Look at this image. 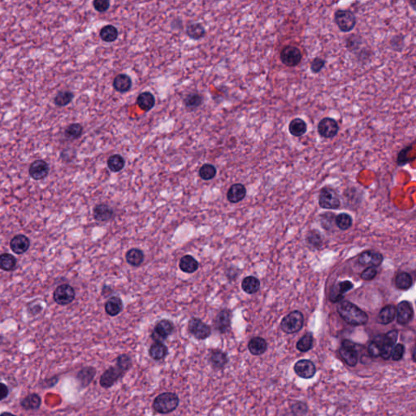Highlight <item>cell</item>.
<instances>
[{"label": "cell", "instance_id": "cell-37", "mask_svg": "<svg viewBox=\"0 0 416 416\" xmlns=\"http://www.w3.org/2000/svg\"><path fill=\"white\" fill-rule=\"evenodd\" d=\"M118 35H119V33H118L117 29L114 25H111V24L105 25L100 30V38L104 42H115L117 39Z\"/></svg>", "mask_w": 416, "mask_h": 416}, {"label": "cell", "instance_id": "cell-5", "mask_svg": "<svg viewBox=\"0 0 416 416\" xmlns=\"http://www.w3.org/2000/svg\"><path fill=\"white\" fill-rule=\"evenodd\" d=\"M304 324V315L299 311H294L284 317L281 322V328L287 334L299 332Z\"/></svg>", "mask_w": 416, "mask_h": 416}, {"label": "cell", "instance_id": "cell-7", "mask_svg": "<svg viewBox=\"0 0 416 416\" xmlns=\"http://www.w3.org/2000/svg\"><path fill=\"white\" fill-rule=\"evenodd\" d=\"M319 205L320 208L328 210H335L341 205L338 195L335 190L326 186L321 189L319 195Z\"/></svg>", "mask_w": 416, "mask_h": 416}, {"label": "cell", "instance_id": "cell-40", "mask_svg": "<svg viewBox=\"0 0 416 416\" xmlns=\"http://www.w3.org/2000/svg\"><path fill=\"white\" fill-rule=\"evenodd\" d=\"M186 34L194 40H199L205 36L206 29L200 23H195L187 26Z\"/></svg>", "mask_w": 416, "mask_h": 416}, {"label": "cell", "instance_id": "cell-6", "mask_svg": "<svg viewBox=\"0 0 416 416\" xmlns=\"http://www.w3.org/2000/svg\"><path fill=\"white\" fill-rule=\"evenodd\" d=\"M280 59L284 65L295 68L301 63L303 54L299 47L293 45H286L281 51Z\"/></svg>", "mask_w": 416, "mask_h": 416}, {"label": "cell", "instance_id": "cell-55", "mask_svg": "<svg viewBox=\"0 0 416 416\" xmlns=\"http://www.w3.org/2000/svg\"><path fill=\"white\" fill-rule=\"evenodd\" d=\"M94 8L99 12H105L110 7V2L107 0H95L93 2Z\"/></svg>", "mask_w": 416, "mask_h": 416}, {"label": "cell", "instance_id": "cell-45", "mask_svg": "<svg viewBox=\"0 0 416 416\" xmlns=\"http://www.w3.org/2000/svg\"><path fill=\"white\" fill-rule=\"evenodd\" d=\"M363 43V39L360 36L351 34L345 38V47L352 53H357Z\"/></svg>", "mask_w": 416, "mask_h": 416}, {"label": "cell", "instance_id": "cell-34", "mask_svg": "<svg viewBox=\"0 0 416 416\" xmlns=\"http://www.w3.org/2000/svg\"><path fill=\"white\" fill-rule=\"evenodd\" d=\"M83 133V126L79 123H73L65 128L64 132V138L69 141H74L82 137Z\"/></svg>", "mask_w": 416, "mask_h": 416}, {"label": "cell", "instance_id": "cell-21", "mask_svg": "<svg viewBox=\"0 0 416 416\" xmlns=\"http://www.w3.org/2000/svg\"><path fill=\"white\" fill-rule=\"evenodd\" d=\"M96 374L97 370L92 366H87L82 368L76 376V379L78 381L81 389L88 387L89 385L92 383Z\"/></svg>", "mask_w": 416, "mask_h": 416}, {"label": "cell", "instance_id": "cell-59", "mask_svg": "<svg viewBox=\"0 0 416 416\" xmlns=\"http://www.w3.org/2000/svg\"><path fill=\"white\" fill-rule=\"evenodd\" d=\"M0 416H16L15 415L11 414L10 412H2V414H0Z\"/></svg>", "mask_w": 416, "mask_h": 416}, {"label": "cell", "instance_id": "cell-50", "mask_svg": "<svg viewBox=\"0 0 416 416\" xmlns=\"http://www.w3.org/2000/svg\"><path fill=\"white\" fill-rule=\"evenodd\" d=\"M307 241L312 248H319L323 242L320 233L316 230H311L308 232L307 235Z\"/></svg>", "mask_w": 416, "mask_h": 416}, {"label": "cell", "instance_id": "cell-51", "mask_svg": "<svg viewBox=\"0 0 416 416\" xmlns=\"http://www.w3.org/2000/svg\"><path fill=\"white\" fill-rule=\"evenodd\" d=\"M291 410L296 416H304L308 413V405L303 402H296L291 404Z\"/></svg>", "mask_w": 416, "mask_h": 416}, {"label": "cell", "instance_id": "cell-30", "mask_svg": "<svg viewBox=\"0 0 416 416\" xmlns=\"http://www.w3.org/2000/svg\"><path fill=\"white\" fill-rule=\"evenodd\" d=\"M168 350L164 342L155 341L149 349V355L153 360L160 361L165 359L168 355Z\"/></svg>", "mask_w": 416, "mask_h": 416}, {"label": "cell", "instance_id": "cell-13", "mask_svg": "<svg viewBox=\"0 0 416 416\" xmlns=\"http://www.w3.org/2000/svg\"><path fill=\"white\" fill-rule=\"evenodd\" d=\"M74 289L69 285L64 284L58 286L54 292V300L59 305H68L75 299Z\"/></svg>", "mask_w": 416, "mask_h": 416}, {"label": "cell", "instance_id": "cell-22", "mask_svg": "<svg viewBox=\"0 0 416 416\" xmlns=\"http://www.w3.org/2000/svg\"><path fill=\"white\" fill-rule=\"evenodd\" d=\"M29 240L26 236L24 235H16L15 237L11 240L10 242V246L11 249L14 253L18 254V255H21L24 253L26 252L29 247Z\"/></svg>", "mask_w": 416, "mask_h": 416}, {"label": "cell", "instance_id": "cell-32", "mask_svg": "<svg viewBox=\"0 0 416 416\" xmlns=\"http://www.w3.org/2000/svg\"><path fill=\"white\" fill-rule=\"evenodd\" d=\"M123 309V303L118 297H111L105 304V311L110 316H115L120 314Z\"/></svg>", "mask_w": 416, "mask_h": 416}, {"label": "cell", "instance_id": "cell-26", "mask_svg": "<svg viewBox=\"0 0 416 416\" xmlns=\"http://www.w3.org/2000/svg\"><path fill=\"white\" fill-rule=\"evenodd\" d=\"M268 349L267 341L263 337L255 336L250 339L248 343V350L250 354L255 356H259L266 352Z\"/></svg>", "mask_w": 416, "mask_h": 416}, {"label": "cell", "instance_id": "cell-56", "mask_svg": "<svg viewBox=\"0 0 416 416\" xmlns=\"http://www.w3.org/2000/svg\"><path fill=\"white\" fill-rule=\"evenodd\" d=\"M403 46H404V37L403 35H395L391 38V47L394 51H402Z\"/></svg>", "mask_w": 416, "mask_h": 416}, {"label": "cell", "instance_id": "cell-2", "mask_svg": "<svg viewBox=\"0 0 416 416\" xmlns=\"http://www.w3.org/2000/svg\"><path fill=\"white\" fill-rule=\"evenodd\" d=\"M336 311L339 315L350 325L362 326L368 323V314L350 302L346 300L339 302Z\"/></svg>", "mask_w": 416, "mask_h": 416}, {"label": "cell", "instance_id": "cell-24", "mask_svg": "<svg viewBox=\"0 0 416 416\" xmlns=\"http://www.w3.org/2000/svg\"><path fill=\"white\" fill-rule=\"evenodd\" d=\"M94 218L100 222H106L112 219L114 210L106 204H99L94 208Z\"/></svg>", "mask_w": 416, "mask_h": 416}, {"label": "cell", "instance_id": "cell-8", "mask_svg": "<svg viewBox=\"0 0 416 416\" xmlns=\"http://www.w3.org/2000/svg\"><path fill=\"white\" fill-rule=\"evenodd\" d=\"M188 331L196 340L203 341L211 334L210 326L203 322L199 318H191L188 322Z\"/></svg>", "mask_w": 416, "mask_h": 416}, {"label": "cell", "instance_id": "cell-48", "mask_svg": "<svg viewBox=\"0 0 416 416\" xmlns=\"http://www.w3.org/2000/svg\"><path fill=\"white\" fill-rule=\"evenodd\" d=\"M352 217L347 213H341L336 218V224L341 230H347L352 226Z\"/></svg>", "mask_w": 416, "mask_h": 416}, {"label": "cell", "instance_id": "cell-11", "mask_svg": "<svg viewBox=\"0 0 416 416\" xmlns=\"http://www.w3.org/2000/svg\"><path fill=\"white\" fill-rule=\"evenodd\" d=\"M174 331V325L168 319H162L155 324L151 333V338L155 341H165Z\"/></svg>", "mask_w": 416, "mask_h": 416}, {"label": "cell", "instance_id": "cell-14", "mask_svg": "<svg viewBox=\"0 0 416 416\" xmlns=\"http://www.w3.org/2000/svg\"><path fill=\"white\" fill-rule=\"evenodd\" d=\"M398 336H399V332L397 330H391L386 334H383L381 355H380L382 359L389 360L391 358L393 348L396 344Z\"/></svg>", "mask_w": 416, "mask_h": 416}, {"label": "cell", "instance_id": "cell-15", "mask_svg": "<svg viewBox=\"0 0 416 416\" xmlns=\"http://www.w3.org/2000/svg\"><path fill=\"white\" fill-rule=\"evenodd\" d=\"M397 322L401 325H407L414 317V310L412 304L408 301H402L396 307Z\"/></svg>", "mask_w": 416, "mask_h": 416}, {"label": "cell", "instance_id": "cell-35", "mask_svg": "<svg viewBox=\"0 0 416 416\" xmlns=\"http://www.w3.org/2000/svg\"><path fill=\"white\" fill-rule=\"evenodd\" d=\"M179 267L182 272L193 273L198 270L199 262L191 255H185L180 260Z\"/></svg>", "mask_w": 416, "mask_h": 416}, {"label": "cell", "instance_id": "cell-43", "mask_svg": "<svg viewBox=\"0 0 416 416\" xmlns=\"http://www.w3.org/2000/svg\"><path fill=\"white\" fill-rule=\"evenodd\" d=\"M125 160L121 155H111L107 160V167L113 173H118L124 168Z\"/></svg>", "mask_w": 416, "mask_h": 416}, {"label": "cell", "instance_id": "cell-53", "mask_svg": "<svg viewBox=\"0 0 416 416\" xmlns=\"http://www.w3.org/2000/svg\"><path fill=\"white\" fill-rule=\"evenodd\" d=\"M405 354V346L403 344H397L393 348L391 358L394 361H399L403 359Z\"/></svg>", "mask_w": 416, "mask_h": 416}, {"label": "cell", "instance_id": "cell-61", "mask_svg": "<svg viewBox=\"0 0 416 416\" xmlns=\"http://www.w3.org/2000/svg\"><path fill=\"white\" fill-rule=\"evenodd\" d=\"M136 416V415H133V416Z\"/></svg>", "mask_w": 416, "mask_h": 416}, {"label": "cell", "instance_id": "cell-41", "mask_svg": "<svg viewBox=\"0 0 416 416\" xmlns=\"http://www.w3.org/2000/svg\"><path fill=\"white\" fill-rule=\"evenodd\" d=\"M73 98H74V94L71 91H60L54 98V104L56 106H60V107L66 106L71 104Z\"/></svg>", "mask_w": 416, "mask_h": 416}, {"label": "cell", "instance_id": "cell-1", "mask_svg": "<svg viewBox=\"0 0 416 416\" xmlns=\"http://www.w3.org/2000/svg\"><path fill=\"white\" fill-rule=\"evenodd\" d=\"M132 368L133 359L131 356L127 354L118 355L115 359V365L110 366L100 376V386L104 390L110 389L123 378Z\"/></svg>", "mask_w": 416, "mask_h": 416}, {"label": "cell", "instance_id": "cell-44", "mask_svg": "<svg viewBox=\"0 0 416 416\" xmlns=\"http://www.w3.org/2000/svg\"><path fill=\"white\" fill-rule=\"evenodd\" d=\"M16 259L13 255L4 253L0 255V268L3 271H12L16 268Z\"/></svg>", "mask_w": 416, "mask_h": 416}, {"label": "cell", "instance_id": "cell-28", "mask_svg": "<svg viewBox=\"0 0 416 416\" xmlns=\"http://www.w3.org/2000/svg\"><path fill=\"white\" fill-rule=\"evenodd\" d=\"M137 106H139V108L145 112L151 111V109L155 106V96L148 91L142 92L137 96Z\"/></svg>", "mask_w": 416, "mask_h": 416}, {"label": "cell", "instance_id": "cell-3", "mask_svg": "<svg viewBox=\"0 0 416 416\" xmlns=\"http://www.w3.org/2000/svg\"><path fill=\"white\" fill-rule=\"evenodd\" d=\"M180 405L178 395L173 392H164L155 397L153 401L152 408L160 415L170 414L175 412Z\"/></svg>", "mask_w": 416, "mask_h": 416}, {"label": "cell", "instance_id": "cell-9", "mask_svg": "<svg viewBox=\"0 0 416 416\" xmlns=\"http://www.w3.org/2000/svg\"><path fill=\"white\" fill-rule=\"evenodd\" d=\"M339 354L349 367H355L359 361L356 346L350 340H344L339 349Z\"/></svg>", "mask_w": 416, "mask_h": 416}, {"label": "cell", "instance_id": "cell-23", "mask_svg": "<svg viewBox=\"0 0 416 416\" xmlns=\"http://www.w3.org/2000/svg\"><path fill=\"white\" fill-rule=\"evenodd\" d=\"M246 195V189L245 186L241 183H237V184L232 185L230 188L228 189L227 199L232 204H237L241 200H243Z\"/></svg>", "mask_w": 416, "mask_h": 416}, {"label": "cell", "instance_id": "cell-42", "mask_svg": "<svg viewBox=\"0 0 416 416\" xmlns=\"http://www.w3.org/2000/svg\"><path fill=\"white\" fill-rule=\"evenodd\" d=\"M314 344V336L312 332H308L296 344L297 350L301 352H308L312 350Z\"/></svg>", "mask_w": 416, "mask_h": 416}, {"label": "cell", "instance_id": "cell-60", "mask_svg": "<svg viewBox=\"0 0 416 416\" xmlns=\"http://www.w3.org/2000/svg\"><path fill=\"white\" fill-rule=\"evenodd\" d=\"M415 354H416V350H415L414 348V349H413V352H412V355H413V358H412V359H413V361H414V362L416 361V359H415V358H416V357H415Z\"/></svg>", "mask_w": 416, "mask_h": 416}, {"label": "cell", "instance_id": "cell-38", "mask_svg": "<svg viewBox=\"0 0 416 416\" xmlns=\"http://www.w3.org/2000/svg\"><path fill=\"white\" fill-rule=\"evenodd\" d=\"M413 280L409 273L406 272H399L395 278V286L400 290H408L412 287Z\"/></svg>", "mask_w": 416, "mask_h": 416}, {"label": "cell", "instance_id": "cell-49", "mask_svg": "<svg viewBox=\"0 0 416 416\" xmlns=\"http://www.w3.org/2000/svg\"><path fill=\"white\" fill-rule=\"evenodd\" d=\"M217 170L212 164H205L200 168V176L204 181H210L216 175Z\"/></svg>", "mask_w": 416, "mask_h": 416}, {"label": "cell", "instance_id": "cell-4", "mask_svg": "<svg viewBox=\"0 0 416 416\" xmlns=\"http://www.w3.org/2000/svg\"><path fill=\"white\" fill-rule=\"evenodd\" d=\"M334 22L340 31L349 33L352 31L357 24L356 16L348 9H338L334 12Z\"/></svg>", "mask_w": 416, "mask_h": 416}, {"label": "cell", "instance_id": "cell-31", "mask_svg": "<svg viewBox=\"0 0 416 416\" xmlns=\"http://www.w3.org/2000/svg\"><path fill=\"white\" fill-rule=\"evenodd\" d=\"M20 407L25 411H35L39 409L42 404L41 397L37 394H31L24 397L20 401Z\"/></svg>", "mask_w": 416, "mask_h": 416}, {"label": "cell", "instance_id": "cell-47", "mask_svg": "<svg viewBox=\"0 0 416 416\" xmlns=\"http://www.w3.org/2000/svg\"><path fill=\"white\" fill-rule=\"evenodd\" d=\"M383 334L379 335L369 344L368 348V354L372 358H377L381 355Z\"/></svg>", "mask_w": 416, "mask_h": 416}, {"label": "cell", "instance_id": "cell-10", "mask_svg": "<svg viewBox=\"0 0 416 416\" xmlns=\"http://www.w3.org/2000/svg\"><path fill=\"white\" fill-rule=\"evenodd\" d=\"M339 128L337 121L331 117L323 118L317 125V131L319 136L326 139L336 137L338 133Z\"/></svg>", "mask_w": 416, "mask_h": 416}, {"label": "cell", "instance_id": "cell-29", "mask_svg": "<svg viewBox=\"0 0 416 416\" xmlns=\"http://www.w3.org/2000/svg\"><path fill=\"white\" fill-rule=\"evenodd\" d=\"M308 131V124L302 118H295L289 124V132L294 137H302Z\"/></svg>", "mask_w": 416, "mask_h": 416}, {"label": "cell", "instance_id": "cell-17", "mask_svg": "<svg viewBox=\"0 0 416 416\" xmlns=\"http://www.w3.org/2000/svg\"><path fill=\"white\" fill-rule=\"evenodd\" d=\"M297 376L303 379H312L316 373V368L314 363L308 359L298 361L294 366Z\"/></svg>", "mask_w": 416, "mask_h": 416}, {"label": "cell", "instance_id": "cell-25", "mask_svg": "<svg viewBox=\"0 0 416 416\" xmlns=\"http://www.w3.org/2000/svg\"><path fill=\"white\" fill-rule=\"evenodd\" d=\"M396 307L393 304H389L381 309L377 316V321L381 324L387 325L389 323H392L396 318Z\"/></svg>", "mask_w": 416, "mask_h": 416}, {"label": "cell", "instance_id": "cell-18", "mask_svg": "<svg viewBox=\"0 0 416 416\" xmlns=\"http://www.w3.org/2000/svg\"><path fill=\"white\" fill-rule=\"evenodd\" d=\"M384 256L381 253L375 250H366L361 253L358 258V263L362 266L368 267H378L382 264Z\"/></svg>", "mask_w": 416, "mask_h": 416}, {"label": "cell", "instance_id": "cell-20", "mask_svg": "<svg viewBox=\"0 0 416 416\" xmlns=\"http://www.w3.org/2000/svg\"><path fill=\"white\" fill-rule=\"evenodd\" d=\"M49 172V164L43 160H34L29 168V176L35 181L44 179L48 175Z\"/></svg>", "mask_w": 416, "mask_h": 416}, {"label": "cell", "instance_id": "cell-52", "mask_svg": "<svg viewBox=\"0 0 416 416\" xmlns=\"http://www.w3.org/2000/svg\"><path fill=\"white\" fill-rule=\"evenodd\" d=\"M326 61L320 57H314L311 62V71L316 74L325 67Z\"/></svg>", "mask_w": 416, "mask_h": 416}, {"label": "cell", "instance_id": "cell-39", "mask_svg": "<svg viewBox=\"0 0 416 416\" xmlns=\"http://www.w3.org/2000/svg\"><path fill=\"white\" fill-rule=\"evenodd\" d=\"M415 146V142H412V144L408 145L404 148L402 149V151L399 153V155L397 156V164L399 166H404L406 164H409L410 162L414 160V158L411 157V153L413 151V147Z\"/></svg>", "mask_w": 416, "mask_h": 416}, {"label": "cell", "instance_id": "cell-33", "mask_svg": "<svg viewBox=\"0 0 416 416\" xmlns=\"http://www.w3.org/2000/svg\"><path fill=\"white\" fill-rule=\"evenodd\" d=\"M241 288L246 294L254 295V294H256L260 288V281L258 278L253 276L246 277L241 282Z\"/></svg>", "mask_w": 416, "mask_h": 416}, {"label": "cell", "instance_id": "cell-16", "mask_svg": "<svg viewBox=\"0 0 416 416\" xmlns=\"http://www.w3.org/2000/svg\"><path fill=\"white\" fill-rule=\"evenodd\" d=\"M231 320L232 313L228 309L219 311L214 319V328L221 334L227 333L231 328Z\"/></svg>", "mask_w": 416, "mask_h": 416}, {"label": "cell", "instance_id": "cell-12", "mask_svg": "<svg viewBox=\"0 0 416 416\" xmlns=\"http://www.w3.org/2000/svg\"><path fill=\"white\" fill-rule=\"evenodd\" d=\"M208 363L213 370L221 371L228 365L229 359L228 354L219 349H212L209 351L208 356Z\"/></svg>", "mask_w": 416, "mask_h": 416}, {"label": "cell", "instance_id": "cell-27", "mask_svg": "<svg viewBox=\"0 0 416 416\" xmlns=\"http://www.w3.org/2000/svg\"><path fill=\"white\" fill-rule=\"evenodd\" d=\"M113 87L120 93H126L130 91L133 82L127 74H119L116 76L112 82Z\"/></svg>", "mask_w": 416, "mask_h": 416}, {"label": "cell", "instance_id": "cell-19", "mask_svg": "<svg viewBox=\"0 0 416 416\" xmlns=\"http://www.w3.org/2000/svg\"><path fill=\"white\" fill-rule=\"evenodd\" d=\"M354 288V284L350 281H340L332 286L330 293L329 299L332 303H339L343 300L346 293Z\"/></svg>", "mask_w": 416, "mask_h": 416}, {"label": "cell", "instance_id": "cell-57", "mask_svg": "<svg viewBox=\"0 0 416 416\" xmlns=\"http://www.w3.org/2000/svg\"><path fill=\"white\" fill-rule=\"evenodd\" d=\"M76 157V151L74 149H64L60 153V159L64 162H71Z\"/></svg>", "mask_w": 416, "mask_h": 416}, {"label": "cell", "instance_id": "cell-58", "mask_svg": "<svg viewBox=\"0 0 416 416\" xmlns=\"http://www.w3.org/2000/svg\"><path fill=\"white\" fill-rule=\"evenodd\" d=\"M9 394V390L7 385L3 383H0V401L7 399Z\"/></svg>", "mask_w": 416, "mask_h": 416}, {"label": "cell", "instance_id": "cell-46", "mask_svg": "<svg viewBox=\"0 0 416 416\" xmlns=\"http://www.w3.org/2000/svg\"><path fill=\"white\" fill-rule=\"evenodd\" d=\"M204 103V98L200 94H189L184 99L185 106L189 109L198 108Z\"/></svg>", "mask_w": 416, "mask_h": 416}, {"label": "cell", "instance_id": "cell-36", "mask_svg": "<svg viewBox=\"0 0 416 416\" xmlns=\"http://www.w3.org/2000/svg\"><path fill=\"white\" fill-rule=\"evenodd\" d=\"M128 264L133 267H138L144 261V253L139 249H130L125 255Z\"/></svg>", "mask_w": 416, "mask_h": 416}, {"label": "cell", "instance_id": "cell-54", "mask_svg": "<svg viewBox=\"0 0 416 416\" xmlns=\"http://www.w3.org/2000/svg\"><path fill=\"white\" fill-rule=\"evenodd\" d=\"M377 275V270L374 267H368L360 274V278L364 281H370L375 279Z\"/></svg>", "mask_w": 416, "mask_h": 416}]
</instances>
